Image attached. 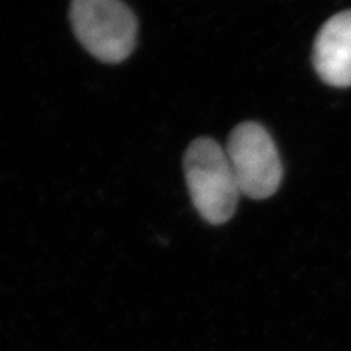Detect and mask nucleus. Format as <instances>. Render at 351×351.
I'll return each instance as SVG.
<instances>
[{
	"label": "nucleus",
	"instance_id": "obj_1",
	"mask_svg": "<svg viewBox=\"0 0 351 351\" xmlns=\"http://www.w3.org/2000/svg\"><path fill=\"white\" fill-rule=\"evenodd\" d=\"M183 167L196 211L211 224L228 221L241 192L226 151L214 139H195L186 149Z\"/></svg>",
	"mask_w": 351,
	"mask_h": 351
},
{
	"label": "nucleus",
	"instance_id": "obj_4",
	"mask_svg": "<svg viewBox=\"0 0 351 351\" xmlns=\"http://www.w3.org/2000/svg\"><path fill=\"white\" fill-rule=\"evenodd\" d=\"M313 66L325 84L337 88L351 85V10L329 18L317 32Z\"/></svg>",
	"mask_w": 351,
	"mask_h": 351
},
{
	"label": "nucleus",
	"instance_id": "obj_2",
	"mask_svg": "<svg viewBox=\"0 0 351 351\" xmlns=\"http://www.w3.org/2000/svg\"><path fill=\"white\" fill-rule=\"evenodd\" d=\"M71 22L88 53L106 63H120L134 51L138 21L122 0H72Z\"/></svg>",
	"mask_w": 351,
	"mask_h": 351
},
{
	"label": "nucleus",
	"instance_id": "obj_3",
	"mask_svg": "<svg viewBox=\"0 0 351 351\" xmlns=\"http://www.w3.org/2000/svg\"><path fill=\"white\" fill-rule=\"evenodd\" d=\"M226 154L241 193L252 199H267L278 191L282 166L265 128L254 122L240 123L228 136Z\"/></svg>",
	"mask_w": 351,
	"mask_h": 351
}]
</instances>
